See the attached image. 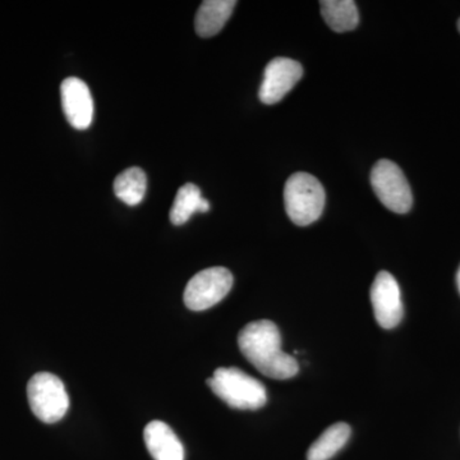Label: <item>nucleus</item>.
<instances>
[{
  "instance_id": "5",
  "label": "nucleus",
  "mask_w": 460,
  "mask_h": 460,
  "mask_svg": "<svg viewBox=\"0 0 460 460\" xmlns=\"http://www.w3.org/2000/svg\"><path fill=\"white\" fill-rule=\"evenodd\" d=\"M371 186L381 204L396 214H407L413 196L404 172L390 160H378L371 171Z\"/></svg>"
},
{
  "instance_id": "10",
  "label": "nucleus",
  "mask_w": 460,
  "mask_h": 460,
  "mask_svg": "<svg viewBox=\"0 0 460 460\" xmlns=\"http://www.w3.org/2000/svg\"><path fill=\"white\" fill-rule=\"evenodd\" d=\"M148 453L155 460H184V447L174 431L162 420L148 423L144 431Z\"/></svg>"
},
{
  "instance_id": "1",
  "label": "nucleus",
  "mask_w": 460,
  "mask_h": 460,
  "mask_svg": "<svg viewBox=\"0 0 460 460\" xmlns=\"http://www.w3.org/2000/svg\"><path fill=\"white\" fill-rule=\"evenodd\" d=\"M238 345L244 358L265 376L287 380L298 374L295 357L281 350L280 332L272 321L248 323L239 332Z\"/></svg>"
},
{
  "instance_id": "3",
  "label": "nucleus",
  "mask_w": 460,
  "mask_h": 460,
  "mask_svg": "<svg viewBox=\"0 0 460 460\" xmlns=\"http://www.w3.org/2000/svg\"><path fill=\"white\" fill-rule=\"evenodd\" d=\"M323 184L308 172L290 175L284 187V204L288 217L296 226H310L320 219L325 208Z\"/></svg>"
},
{
  "instance_id": "17",
  "label": "nucleus",
  "mask_w": 460,
  "mask_h": 460,
  "mask_svg": "<svg viewBox=\"0 0 460 460\" xmlns=\"http://www.w3.org/2000/svg\"><path fill=\"white\" fill-rule=\"evenodd\" d=\"M458 31L460 32V18H459V21H458Z\"/></svg>"
},
{
  "instance_id": "11",
  "label": "nucleus",
  "mask_w": 460,
  "mask_h": 460,
  "mask_svg": "<svg viewBox=\"0 0 460 460\" xmlns=\"http://www.w3.org/2000/svg\"><path fill=\"white\" fill-rule=\"evenodd\" d=\"M237 2L234 0H206L199 5L195 18L196 32L201 38H213L228 22Z\"/></svg>"
},
{
  "instance_id": "4",
  "label": "nucleus",
  "mask_w": 460,
  "mask_h": 460,
  "mask_svg": "<svg viewBox=\"0 0 460 460\" xmlns=\"http://www.w3.org/2000/svg\"><path fill=\"white\" fill-rule=\"evenodd\" d=\"M27 399L32 413L44 423H56L68 411L69 398L65 384L49 372L33 375L27 385Z\"/></svg>"
},
{
  "instance_id": "13",
  "label": "nucleus",
  "mask_w": 460,
  "mask_h": 460,
  "mask_svg": "<svg viewBox=\"0 0 460 460\" xmlns=\"http://www.w3.org/2000/svg\"><path fill=\"white\" fill-rule=\"evenodd\" d=\"M350 426L344 422L330 426L307 452V460H329L343 449L350 438Z\"/></svg>"
},
{
  "instance_id": "2",
  "label": "nucleus",
  "mask_w": 460,
  "mask_h": 460,
  "mask_svg": "<svg viewBox=\"0 0 460 460\" xmlns=\"http://www.w3.org/2000/svg\"><path fill=\"white\" fill-rule=\"evenodd\" d=\"M208 385L230 408L256 411L268 402L265 386L237 367H220L208 378Z\"/></svg>"
},
{
  "instance_id": "6",
  "label": "nucleus",
  "mask_w": 460,
  "mask_h": 460,
  "mask_svg": "<svg viewBox=\"0 0 460 460\" xmlns=\"http://www.w3.org/2000/svg\"><path fill=\"white\" fill-rule=\"evenodd\" d=\"M232 272L226 268H210L198 272L184 290V305L190 311L208 310L223 301L232 289Z\"/></svg>"
},
{
  "instance_id": "7",
  "label": "nucleus",
  "mask_w": 460,
  "mask_h": 460,
  "mask_svg": "<svg viewBox=\"0 0 460 460\" xmlns=\"http://www.w3.org/2000/svg\"><path fill=\"white\" fill-rule=\"evenodd\" d=\"M375 319L384 329H394L401 323L402 308L401 288L390 272L380 271L371 287Z\"/></svg>"
},
{
  "instance_id": "9",
  "label": "nucleus",
  "mask_w": 460,
  "mask_h": 460,
  "mask_svg": "<svg viewBox=\"0 0 460 460\" xmlns=\"http://www.w3.org/2000/svg\"><path fill=\"white\" fill-rule=\"evenodd\" d=\"M63 111L75 129H87L93 119V100L89 86L77 77H68L60 84Z\"/></svg>"
},
{
  "instance_id": "12",
  "label": "nucleus",
  "mask_w": 460,
  "mask_h": 460,
  "mask_svg": "<svg viewBox=\"0 0 460 460\" xmlns=\"http://www.w3.org/2000/svg\"><path fill=\"white\" fill-rule=\"evenodd\" d=\"M320 5L321 14L332 31H352L358 26V8L353 0H323Z\"/></svg>"
},
{
  "instance_id": "15",
  "label": "nucleus",
  "mask_w": 460,
  "mask_h": 460,
  "mask_svg": "<svg viewBox=\"0 0 460 460\" xmlns=\"http://www.w3.org/2000/svg\"><path fill=\"white\" fill-rule=\"evenodd\" d=\"M202 199L201 190L196 184L181 186L172 206L171 222L174 226H183L189 222L193 214L199 213Z\"/></svg>"
},
{
  "instance_id": "14",
  "label": "nucleus",
  "mask_w": 460,
  "mask_h": 460,
  "mask_svg": "<svg viewBox=\"0 0 460 460\" xmlns=\"http://www.w3.org/2000/svg\"><path fill=\"white\" fill-rule=\"evenodd\" d=\"M146 189V172L137 166L126 169L114 181L115 196L128 206L141 204Z\"/></svg>"
},
{
  "instance_id": "16",
  "label": "nucleus",
  "mask_w": 460,
  "mask_h": 460,
  "mask_svg": "<svg viewBox=\"0 0 460 460\" xmlns=\"http://www.w3.org/2000/svg\"><path fill=\"white\" fill-rule=\"evenodd\" d=\"M456 284H458V289L460 292V266H459L458 274H456Z\"/></svg>"
},
{
  "instance_id": "8",
  "label": "nucleus",
  "mask_w": 460,
  "mask_h": 460,
  "mask_svg": "<svg viewBox=\"0 0 460 460\" xmlns=\"http://www.w3.org/2000/svg\"><path fill=\"white\" fill-rule=\"evenodd\" d=\"M302 75L304 66L301 63L289 58H275L263 72L260 100L266 105L277 104L299 83Z\"/></svg>"
}]
</instances>
